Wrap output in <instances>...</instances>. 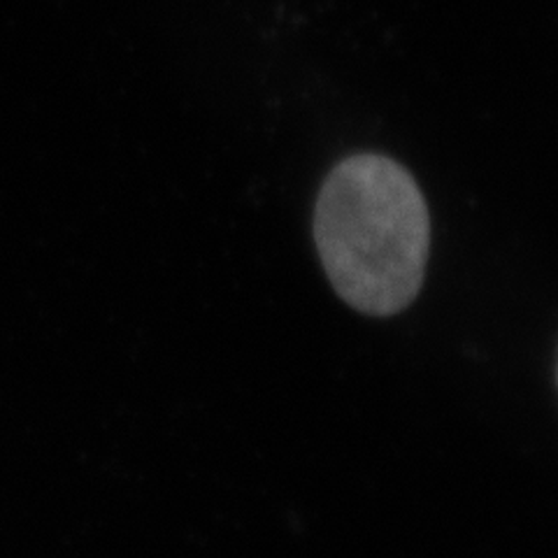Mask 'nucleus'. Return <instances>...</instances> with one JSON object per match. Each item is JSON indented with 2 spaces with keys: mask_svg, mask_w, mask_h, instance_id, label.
Returning <instances> with one entry per match:
<instances>
[{
  "mask_svg": "<svg viewBox=\"0 0 558 558\" xmlns=\"http://www.w3.org/2000/svg\"><path fill=\"white\" fill-rule=\"evenodd\" d=\"M314 240L340 299L363 314L391 317L424 284L428 205L412 174L389 156H349L319 191Z\"/></svg>",
  "mask_w": 558,
  "mask_h": 558,
  "instance_id": "f257e3e1",
  "label": "nucleus"
}]
</instances>
